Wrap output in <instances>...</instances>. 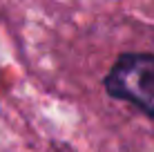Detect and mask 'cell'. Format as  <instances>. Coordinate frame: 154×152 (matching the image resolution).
Segmentation results:
<instances>
[{
  "instance_id": "obj_1",
  "label": "cell",
  "mask_w": 154,
  "mask_h": 152,
  "mask_svg": "<svg viewBox=\"0 0 154 152\" xmlns=\"http://www.w3.org/2000/svg\"><path fill=\"white\" fill-rule=\"evenodd\" d=\"M105 90L154 116V54H121L105 76Z\"/></svg>"
}]
</instances>
